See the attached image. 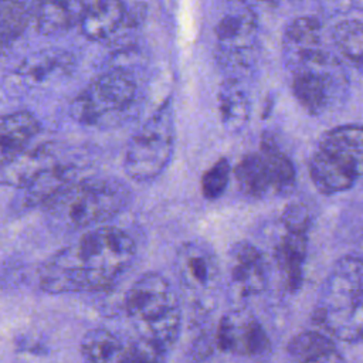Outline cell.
Masks as SVG:
<instances>
[{
	"label": "cell",
	"instance_id": "obj_9",
	"mask_svg": "<svg viewBox=\"0 0 363 363\" xmlns=\"http://www.w3.org/2000/svg\"><path fill=\"white\" fill-rule=\"evenodd\" d=\"M216 345L224 353L264 357L271 353V340L261 322L248 311L224 313L216 328Z\"/></svg>",
	"mask_w": 363,
	"mask_h": 363
},
{
	"label": "cell",
	"instance_id": "obj_17",
	"mask_svg": "<svg viewBox=\"0 0 363 363\" xmlns=\"http://www.w3.org/2000/svg\"><path fill=\"white\" fill-rule=\"evenodd\" d=\"M84 7L82 0H37L35 27L44 35L61 34L79 23Z\"/></svg>",
	"mask_w": 363,
	"mask_h": 363
},
{
	"label": "cell",
	"instance_id": "obj_1",
	"mask_svg": "<svg viewBox=\"0 0 363 363\" xmlns=\"http://www.w3.org/2000/svg\"><path fill=\"white\" fill-rule=\"evenodd\" d=\"M132 237L112 225H95L45 265L41 288L51 294L101 292L113 285L135 257Z\"/></svg>",
	"mask_w": 363,
	"mask_h": 363
},
{
	"label": "cell",
	"instance_id": "obj_11",
	"mask_svg": "<svg viewBox=\"0 0 363 363\" xmlns=\"http://www.w3.org/2000/svg\"><path fill=\"white\" fill-rule=\"evenodd\" d=\"M228 269L237 296L257 295L267 286V268L262 254L248 241L235 242L230 248Z\"/></svg>",
	"mask_w": 363,
	"mask_h": 363
},
{
	"label": "cell",
	"instance_id": "obj_26",
	"mask_svg": "<svg viewBox=\"0 0 363 363\" xmlns=\"http://www.w3.org/2000/svg\"><path fill=\"white\" fill-rule=\"evenodd\" d=\"M69 67V58L57 52H41L27 58L18 68V74L33 81H43L55 72L65 71Z\"/></svg>",
	"mask_w": 363,
	"mask_h": 363
},
{
	"label": "cell",
	"instance_id": "obj_10",
	"mask_svg": "<svg viewBox=\"0 0 363 363\" xmlns=\"http://www.w3.org/2000/svg\"><path fill=\"white\" fill-rule=\"evenodd\" d=\"M284 55L292 71L337 65L336 60L320 48V24L313 17H301L288 26L284 35Z\"/></svg>",
	"mask_w": 363,
	"mask_h": 363
},
{
	"label": "cell",
	"instance_id": "obj_13",
	"mask_svg": "<svg viewBox=\"0 0 363 363\" xmlns=\"http://www.w3.org/2000/svg\"><path fill=\"white\" fill-rule=\"evenodd\" d=\"M38 132V119L27 111L0 115V166L27 150Z\"/></svg>",
	"mask_w": 363,
	"mask_h": 363
},
{
	"label": "cell",
	"instance_id": "obj_25",
	"mask_svg": "<svg viewBox=\"0 0 363 363\" xmlns=\"http://www.w3.org/2000/svg\"><path fill=\"white\" fill-rule=\"evenodd\" d=\"M333 40L337 50L357 68L363 55V26L360 20H345L333 30Z\"/></svg>",
	"mask_w": 363,
	"mask_h": 363
},
{
	"label": "cell",
	"instance_id": "obj_29",
	"mask_svg": "<svg viewBox=\"0 0 363 363\" xmlns=\"http://www.w3.org/2000/svg\"><path fill=\"white\" fill-rule=\"evenodd\" d=\"M282 223L286 231L308 234L312 223V216L308 206L301 201L289 203L282 211Z\"/></svg>",
	"mask_w": 363,
	"mask_h": 363
},
{
	"label": "cell",
	"instance_id": "obj_4",
	"mask_svg": "<svg viewBox=\"0 0 363 363\" xmlns=\"http://www.w3.org/2000/svg\"><path fill=\"white\" fill-rule=\"evenodd\" d=\"M130 191L119 180L86 179L71 182L44 207L58 223L72 227H95L122 211Z\"/></svg>",
	"mask_w": 363,
	"mask_h": 363
},
{
	"label": "cell",
	"instance_id": "obj_3",
	"mask_svg": "<svg viewBox=\"0 0 363 363\" xmlns=\"http://www.w3.org/2000/svg\"><path fill=\"white\" fill-rule=\"evenodd\" d=\"M125 312L138 337L164 354L177 342L182 330V309L170 282L159 272L139 277L125 295Z\"/></svg>",
	"mask_w": 363,
	"mask_h": 363
},
{
	"label": "cell",
	"instance_id": "obj_2",
	"mask_svg": "<svg viewBox=\"0 0 363 363\" xmlns=\"http://www.w3.org/2000/svg\"><path fill=\"white\" fill-rule=\"evenodd\" d=\"M332 339L359 342L363 333V264L360 257L337 259L328 274L311 315Z\"/></svg>",
	"mask_w": 363,
	"mask_h": 363
},
{
	"label": "cell",
	"instance_id": "obj_19",
	"mask_svg": "<svg viewBox=\"0 0 363 363\" xmlns=\"http://www.w3.org/2000/svg\"><path fill=\"white\" fill-rule=\"evenodd\" d=\"M288 354L299 362H342L343 357L337 350L333 339L318 330H305L295 335L286 345Z\"/></svg>",
	"mask_w": 363,
	"mask_h": 363
},
{
	"label": "cell",
	"instance_id": "obj_14",
	"mask_svg": "<svg viewBox=\"0 0 363 363\" xmlns=\"http://www.w3.org/2000/svg\"><path fill=\"white\" fill-rule=\"evenodd\" d=\"M233 173L238 189L245 196L264 199L278 193L272 167L259 149L242 156V159L234 167Z\"/></svg>",
	"mask_w": 363,
	"mask_h": 363
},
{
	"label": "cell",
	"instance_id": "obj_7",
	"mask_svg": "<svg viewBox=\"0 0 363 363\" xmlns=\"http://www.w3.org/2000/svg\"><path fill=\"white\" fill-rule=\"evenodd\" d=\"M136 99V84L123 71L113 69L92 79L71 102V116L88 126L129 111Z\"/></svg>",
	"mask_w": 363,
	"mask_h": 363
},
{
	"label": "cell",
	"instance_id": "obj_28",
	"mask_svg": "<svg viewBox=\"0 0 363 363\" xmlns=\"http://www.w3.org/2000/svg\"><path fill=\"white\" fill-rule=\"evenodd\" d=\"M207 319V318H206ZM200 323V329H197V333L190 339L189 343V357L193 360H204L208 359L213 352L216 350V329H208L210 325L206 322Z\"/></svg>",
	"mask_w": 363,
	"mask_h": 363
},
{
	"label": "cell",
	"instance_id": "obj_20",
	"mask_svg": "<svg viewBox=\"0 0 363 363\" xmlns=\"http://www.w3.org/2000/svg\"><path fill=\"white\" fill-rule=\"evenodd\" d=\"M254 31V16L248 11H235L227 14L216 28V34L225 58L242 55V50L250 48V41Z\"/></svg>",
	"mask_w": 363,
	"mask_h": 363
},
{
	"label": "cell",
	"instance_id": "obj_23",
	"mask_svg": "<svg viewBox=\"0 0 363 363\" xmlns=\"http://www.w3.org/2000/svg\"><path fill=\"white\" fill-rule=\"evenodd\" d=\"M27 0H0V54L7 51L28 24Z\"/></svg>",
	"mask_w": 363,
	"mask_h": 363
},
{
	"label": "cell",
	"instance_id": "obj_5",
	"mask_svg": "<svg viewBox=\"0 0 363 363\" xmlns=\"http://www.w3.org/2000/svg\"><path fill=\"white\" fill-rule=\"evenodd\" d=\"M363 169V129L347 123L328 130L309 160V176L323 194L352 189Z\"/></svg>",
	"mask_w": 363,
	"mask_h": 363
},
{
	"label": "cell",
	"instance_id": "obj_22",
	"mask_svg": "<svg viewBox=\"0 0 363 363\" xmlns=\"http://www.w3.org/2000/svg\"><path fill=\"white\" fill-rule=\"evenodd\" d=\"M126 342L106 328H95L85 333L79 352L82 357L94 363L123 362Z\"/></svg>",
	"mask_w": 363,
	"mask_h": 363
},
{
	"label": "cell",
	"instance_id": "obj_21",
	"mask_svg": "<svg viewBox=\"0 0 363 363\" xmlns=\"http://www.w3.org/2000/svg\"><path fill=\"white\" fill-rule=\"evenodd\" d=\"M218 111L221 123L228 132L241 130L250 119L251 104L238 82L228 79L218 91Z\"/></svg>",
	"mask_w": 363,
	"mask_h": 363
},
{
	"label": "cell",
	"instance_id": "obj_24",
	"mask_svg": "<svg viewBox=\"0 0 363 363\" xmlns=\"http://www.w3.org/2000/svg\"><path fill=\"white\" fill-rule=\"evenodd\" d=\"M259 150L268 159L277 183L278 194H286L295 187L296 172L292 160L288 155L281 150L275 138L269 133H264L259 140Z\"/></svg>",
	"mask_w": 363,
	"mask_h": 363
},
{
	"label": "cell",
	"instance_id": "obj_6",
	"mask_svg": "<svg viewBox=\"0 0 363 363\" xmlns=\"http://www.w3.org/2000/svg\"><path fill=\"white\" fill-rule=\"evenodd\" d=\"M173 147V106L172 101L167 99L130 136L123 157L125 173L136 182L157 177L170 163Z\"/></svg>",
	"mask_w": 363,
	"mask_h": 363
},
{
	"label": "cell",
	"instance_id": "obj_15",
	"mask_svg": "<svg viewBox=\"0 0 363 363\" xmlns=\"http://www.w3.org/2000/svg\"><path fill=\"white\" fill-rule=\"evenodd\" d=\"M308 234L286 231L275 248V262L286 291L296 292L303 281Z\"/></svg>",
	"mask_w": 363,
	"mask_h": 363
},
{
	"label": "cell",
	"instance_id": "obj_18",
	"mask_svg": "<svg viewBox=\"0 0 363 363\" xmlns=\"http://www.w3.org/2000/svg\"><path fill=\"white\" fill-rule=\"evenodd\" d=\"M74 174V167L51 162L23 187L26 190V203L30 206H44L58 191L75 180Z\"/></svg>",
	"mask_w": 363,
	"mask_h": 363
},
{
	"label": "cell",
	"instance_id": "obj_16",
	"mask_svg": "<svg viewBox=\"0 0 363 363\" xmlns=\"http://www.w3.org/2000/svg\"><path fill=\"white\" fill-rule=\"evenodd\" d=\"M125 18V7L121 0H91L85 4L79 18L84 37L101 41L111 37Z\"/></svg>",
	"mask_w": 363,
	"mask_h": 363
},
{
	"label": "cell",
	"instance_id": "obj_8",
	"mask_svg": "<svg viewBox=\"0 0 363 363\" xmlns=\"http://www.w3.org/2000/svg\"><path fill=\"white\" fill-rule=\"evenodd\" d=\"M174 269L183 289L194 296V308L210 311L207 295L216 288L220 278L214 252L201 242H184L177 250Z\"/></svg>",
	"mask_w": 363,
	"mask_h": 363
},
{
	"label": "cell",
	"instance_id": "obj_12",
	"mask_svg": "<svg viewBox=\"0 0 363 363\" xmlns=\"http://www.w3.org/2000/svg\"><path fill=\"white\" fill-rule=\"evenodd\" d=\"M333 68H299L292 71L291 89L299 105L311 115H320L330 105L339 79Z\"/></svg>",
	"mask_w": 363,
	"mask_h": 363
},
{
	"label": "cell",
	"instance_id": "obj_30",
	"mask_svg": "<svg viewBox=\"0 0 363 363\" xmlns=\"http://www.w3.org/2000/svg\"><path fill=\"white\" fill-rule=\"evenodd\" d=\"M245 3H258V1H267V0H242Z\"/></svg>",
	"mask_w": 363,
	"mask_h": 363
},
{
	"label": "cell",
	"instance_id": "obj_27",
	"mask_svg": "<svg viewBox=\"0 0 363 363\" xmlns=\"http://www.w3.org/2000/svg\"><path fill=\"white\" fill-rule=\"evenodd\" d=\"M231 166L225 157L218 159L210 169L201 176V193L207 200H216L221 197L230 182Z\"/></svg>",
	"mask_w": 363,
	"mask_h": 363
}]
</instances>
